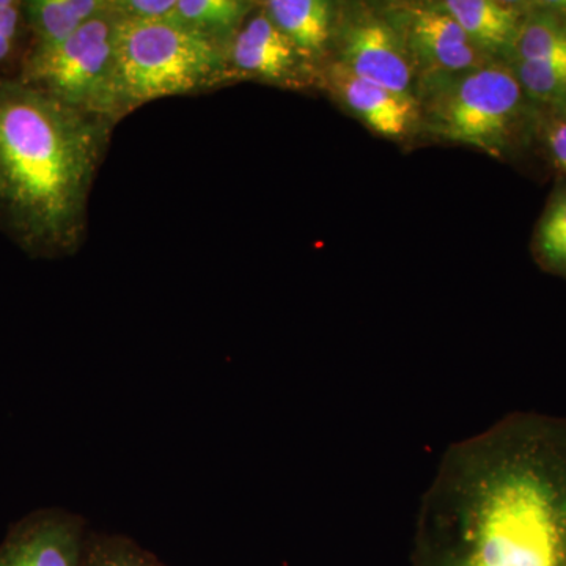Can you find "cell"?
Wrapping results in <instances>:
<instances>
[{
    "instance_id": "cell-10",
    "label": "cell",
    "mask_w": 566,
    "mask_h": 566,
    "mask_svg": "<svg viewBox=\"0 0 566 566\" xmlns=\"http://www.w3.org/2000/svg\"><path fill=\"white\" fill-rule=\"evenodd\" d=\"M87 526L63 510L24 517L0 545V566H82Z\"/></svg>"
},
{
    "instance_id": "cell-15",
    "label": "cell",
    "mask_w": 566,
    "mask_h": 566,
    "mask_svg": "<svg viewBox=\"0 0 566 566\" xmlns=\"http://www.w3.org/2000/svg\"><path fill=\"white\" fill-rule=\"evenodd\" d=\"M31 48L24 0H0V81L20 80Z\"/></svg>"
},
{
    "instance_id": "cell-13",
    "label": "cell",
    "mask_w": 566,
    "mask_h": 566,
    "mask_svg": "<svg viewBox=\"0 0 566 566\" xmlns=\"http://www.w3.org/2000/svg\"><path fill=\"white\" fill-rule=\"evenodd\" d=\"M109 3L111 0H24L31 51L70 39L82 25L103 13Z\"/></svg>"
},
{
    "instance_id": "cell-7",
    "label": "cell",
    "mask_w": 566,
    "mask_h": 566,
    "mask_svg": "<svg viewBox=\"0 0 566 566\" xmlns=\"http://www.w3.org/2000/svg\"><path fill=\"white\" fill-rule=\"evenodd\" d=\"M381 9L400 33L419 81L491 62L441 2H386Z\"/></svg>"
},
{
    "instance_id": "cell-17",
    "label": "cell",
    "mask_w": 566,
    "mask_h": 566,
    "mask_svg": "<svg viewBox=\"0 0 566 566\" xmlns=\"http://www.w3.org/2000/svg\"><path fill=\"white\" fill-rule=\"evenodd\" d=\"M82 566H166L123 535L88 534Z\"/></svg>"
},
{
    "instance_id": "cell-9",
    "label": "cell",
    "mask_w": 566,
    "mask_h": 566,
    "mask_svg": "<svg viewBox=\"0 0 566 566\" xmlns=\"http://www.w3.org/2000/svg\"><path fill=\"white\" fill-rule=\"evenodd\" d=\"M316 85L375 136L408 142L422 134V115L415 96L365 81L331 61L316 70Z\"/></svg>"
},
{
    "instance_id": "cell-8",
    "label": "cell",
    "mask_w": 566,
    "mask_h": 566,
    "mask_svg": "<svg viewBox=\"0 0 566 566\" xmlns=\"http://www.w3.org/2000/svg\"><path fill=\"white\" fill-rule=\"evenodd\" d=\"M232 82L260 81L283 88L316 85V70L271 21L262 2L227 48Z\"/></svg>"
},
{
    "instance_id": "cell-3",
    "label": "cell",
    "mask_w": 566,
    "mask_h": 566,
    "mask_svg": "<svg viewBox=\"0 0 566 566\" xmlns=\"http://www.w3.org/2000/svg\"><path fill=\"white\" fill-rule=\"evenodd\" d=\"M422 134L506 159L535 132L536 111L510 63L491 61L417 87Z\"/></svg>"
},
{
    "instance_id": "cell-11",
    "label": "cell",
    "mask_w": 566,
    "mask_h": 566,
    "mask_svg": "<svg viewBox=\"0 0 566 566\" xmlns=\"http://www.w3.org/2000/svg\"><path fill=\"white\" fill-rule=\"evenodd\" d=\"M441 6L488 59L512 61L527 7L501 0H446Z\"/></svg>"
},
{
    "instance_id": "cell-12",
    "label": "cell",
    "mask_w": 566,
    "mask_h": 566,
    "mask_svg": "<svg viewBox=\"0 0 566 566\" xmlns=\"http://www.w3.org/2000/svg\"><path fill=\"white\" fill-rule=\"evenodd\" d=\"M262 6L271 21L315 70L329 59L338 3L327 0H268Z\"/></svg>"
},
{
    "instance_id": "cell-14",
    "label": "cell",
    "mask_w": 566,
    "mask_h": 566,
    "mask_svg": "<svg viewBox=\"0 0 566 566\" xmlns=\"http://www.w3.org/2000/svg\"><path fill=\"white\" fill-rule=\"evenodd\" d=\"M249 0H177L174 24L227 50L249 14L256 9Z\"/></svg>"
},
{
    "instance_id": "cell-6",
    "label": "cell",
    "mask_w": 566,
    "mask_h": 566,
    "mask_svg": "<svg viewBox=\"0 0 566 566\" xmlns=\"http://www.w3.org/2000/svg\"><path fill=\"white\" fill-rule=\"evenodd\" d=\"M327 61L365 81L417 98L419 74L381 3H338Z\"/></svg>"
},
{
    "instance_id": "cell-5",
    "label": "cell",
    "mask_w": 566,
    "mask_h": 566,
    "mask_svg": "<svg viewBox=\"0 0 566 566\" xmlns=\"http://www.w3.org/2000/svg\"><path fill=\"white\" fill-rule=\"evenodd\" d=\"M120 13L114 0L70 39L32 50L20 81L74 109L114 120L115 54Z\"/></svg>"
},
{
    "instance_id": "cell-1",
    "label": "cell",
    "mask_w": 566,
    "mask_h": 566,
    "mask_svg": "<svg viewBox=\"0 0 566 566\" xmlns=\"http://www.w3.org/2000/svg\"><path fill=\"white\" fill-rule=\"evenodd\" d=\"M411 566H566V417L513 412L450 447Z\"/></svg>"
},
{
    "instance_id": "cell-4",
    "label": "cell",
    "mask_w": 566,
    "mask_h": 566,
    "mask_svg": "<svg viewBox=\"0 0 566 566\" xmlns=\"http://www.w3.org/2000/svg\"><path fill=\"white\" fill-rule=\"evenodd\" d=\"M227 84L232 80L223 48L174 22L122 17L115 54V123L156 99Z\"/></svg>"
},
{
    "instance_id": "cell-16",
    "label": "cell",
    "mask_w": 566,
    "mask_h": 566,
    "mask_svg": "<svg viewBox=\"0 0 566 566\" xmlns=\"http://www.w3.org/2000/svg\"><path fill=\"white\" fill-rule=\"evenodd\" d=\"M534 251L543 268L566 277V186L551 197L539 219Z\"/></svg>"
},
{
    "instance_id": "cell-18",
    "label": "cell",
    "mask_w": 566,
    "mask_h": 566,
    "mask_svg": "<svg viewBox=\"0 0 566 566\" xmlns=\"http://www.w3.org/2000/svg\"><path fill=\"white\" fill-rule=\"evenodd\" d=\"M535 133H538L547 158L566 175V109L536 112Z\"/></svg>"
},
{
    "instance_id": "cell-19",
    "label": "cell",
    "mask_w": 566,
    "mask_h": 566,
    "mask_svg": "<svg viewBox=\"0 0 566 566\" xmlns=\"http://www.w3.org/2000/svg\"><path fill=\"white\" fill-rule=\"evenodd\" d=\"M114 7L126 20L174 22L177 0H114Z\"/></svg>"
},
{
    "instance_id": "cell-2",
    "label": "cell",
    "mask_w": 566,
    "mask_h": 566,
    "mask_svg": "<svg viewBox=\"0 0 566 566\" xmlns=\"http://www.w3.org/2000/svg\"><path fill=\"white\" fill-rule=\"evenodd\" d=\"M114 126L20 80L0 81V233L32 259L80 251Z\"/></svg>"
}]
</instances>
